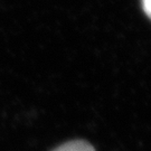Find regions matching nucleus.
<instances>
[{
	"instance_id": "f257e3e1",
	"label": "nucleus",
	"mask_w": 151,
	"mask_h": 151,
	"mask_svg": "<svg viewBox=\"0 0 151 151\" xmlns=\"http://www.w3.org/2000/svg\"><path fill=\"white\" fill-rule=\"evenodd\" d=\"M54 151H95L94 148L83 140H74L66 142L62 146L57 147Z\"/></svg>"
},
{
	"instance_id": "f03ea898",
	"label": "nucleus",
	"mask_w": 151,
	"mask_h": 151,
	"mask_svg": "<svg viewBox=\"0 0 151 151\" xmlns=\"http://www.w3.org/2000/svg\"><path fill=\"white\" fill-rule=\"evenodd\" d=\"M142 2V9L145 11L146 16L151 20V0H141Z\"/></svg>"
}]
</instances>
